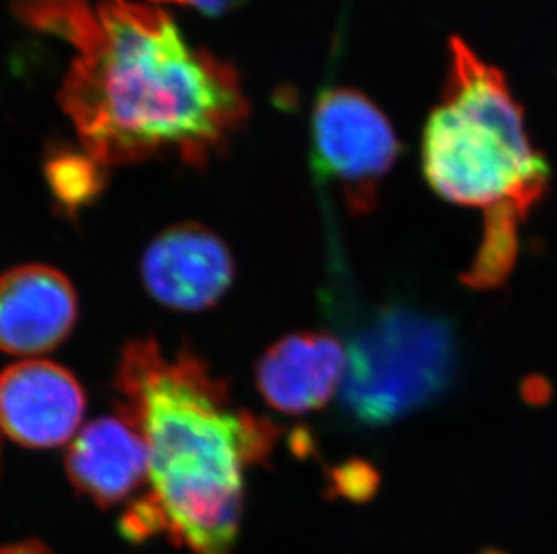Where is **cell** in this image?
<instances>
[{"label": "cell", "instance_id": "obj_1", "mask_svg": "<svg viewBox=\"0 0 557 554\" xmlns=\"http://www.w3.org/2000/svg\"><path fill=\"white\" fill-rule=\"evenodd\" d=\"M24 26L76 51L60 87L82 148L103 166H205L248 119L232 63L195 48L169 13L131 0H15Z\"/></svg>", "mask_w": 557, "mask_h": 554}, {"label": "cell", "instance_id": "obj_2", "mask_svg": "<svg viewBox=\"0 0 557 554\" xmlns=\"http://www.w3.org/2000/svg\"><path fill=\"white\" fill-rule=\"evenodd\" d=\"M120 414L148 449L147 495L164 531L191 554H233L244 515V476L273 452L278 429L233 400L189 350L131 340L117 364Z\"/></svg>", "mask_w": 557, "mask_h": 554}, {"label": "cell", "instance_id": "obj_3", "mask_svg": "<svg viewBox=\"0 0 557 554\" xmlns=\"http://www.w3.org/2000/svg\"><path fill=\"white\" fill-rule=\"evenodd\" d=\"M441 101L422 131V173L438 197L515 211L525 221L547 193L550 167L532 144L525 111L502 68L466 40L449 38Z\"/></svg>", "mask_w": 557, "mask_h": 554}, {"label": "cell", "instance_id": "obj_4", "mask_svg": "<svg viewBox=\"0 0 557 554\" xmlns=\"http://www.w3.org/2000/svg\"><path fill=\"white\" fill-rule=\"evenodd\" d=\"M449 325L411 309H388L347 351L342 405L359 424L388 425L442 396L457 372Z\"/></svg>", "mask_w": 557, "mask_h": 554}, {"label": "cell", "instance_id": "obj_5", "mask_svg": "<svg viewBox=\"0 0 557 554\" xmlns=\"http://www.w3.org/2000/svg\"><path fill=\"white\" fill-rule=\"evenodd\" d=\"M310 137L318 177L337 184L354 213L372 211L400 153L388 115L361 90L331 87L318 96Z\"/></svg>", "mask_w": 557, "mask_h": 554}, {"label": "cell", "instance_id": "obj_6", "mask_svg": "<svg viewBox=\"0 0 557 554\" xmlns=\"http://www.w3.org/2000/svg\"><path fill=\"white\" fill-rule=\"evenodd\" d=\"M143 285L159 304L180 312L211 309L235 279L230 247L205 225H172L147 247Z\"/></svg>", "mask_w": 557, "mask_h": 554}, {"label": "cell", "instance_id": "obj_7", "mask_svg": "<svg viewBox=\"0 0 557 554\" xmlns=\"http://www.w3.org/2000/svg\"><path fill=\"white\" fill-rule=\"evenodd\" d=\"M84 413V388L60 364L18 362L0 375V430L22 446H60L76 435Z\"/></svg>", "mask_w": 557, "mask_h": 554}, {"label": "cell", "instance_id": "obj_8", "mask_svg": "<svg viewBox=\"0 0 557 554\" xmlns=\"http://www.w3.org/2000/svg\"><path fill=\"white\" fill-rule=\"evenodd\" d=\"M78 319V298L65 274L22 265L0 276V350L35 356L67 339Z\"/></svg>", "mask_w": 557, "mask_h": 554}, {"label": "cell", "instance_id": "obj_9", "mask_svg": "<svg viewBox=\"0 0 557 554\" xmlns=\"http://www.w3.org/2000/svg\"><path fill=\"white\" fill-rule=\"evenodd\" d=\"M347 351L326 331H300L276 340L257 364V388L269 407L307 414L325 407L339 391Z\"/></svg>", "mask_w": 557, "mask_h": 554}, {"label": "cell", "instance_id": "obj_10", "mask_svg": "<svg viewBox=\"0 0 557 554\" xmlns=\"http://www.w3.org/2000/svg\"><path fill=\"white\" fill-rule=\"evenodd\" d=\"M65 470L74 490L96 506H116L148 481L147 443L120 413L95 419L74 438Z\"/></svg>", "mask_w": 557, "mask_h": 554}, {"label": "cell", "instance_id": "obj_11", "mask_svg": "<svg viewBox=\"0 0 557 554\" xmlns=\"http://www.w3.org/2000/svg\"><path fill=\"white\" fill-rule=\"evenodd\" d=\"M85 148L57 144L46 153L44 175L57 207L67 216L92 204L106 189L107 172Z\"/></svg>", "mask_w": 557, "mask_h": 554}, {"label": "cell", "instance_id": "obj_12", "mask_svg": "<svg viewBox=\"0 0 557 554\" xmlns=\"http://www.w3.org/2000/svg\"><path fill=\"white\" fill-rule=\"evenodd\" d=\"M520 222L523 218L515 211L499 210L485 215L484 240L463 281L476 288L498 287L504 281L515 265Z\"/></svg>", "mask_w": 557, "mask_h": 554}, {"label": "cell", "instance_id": "obj_13", "mask_svg": "<svg viewBox=\"0 0 557 554\" xmlns=\"http://www.w3.org/2000/svg\"><path fill=\"white\" fill-rule=\"evenodd\" d=\"M246 2L248 0H189L188 5H195L200 13L216 18L240 10Z\"/></svg>", "mask_w": 557, "mask_h": 554}, {"label": "cell", "instance_id": "obj_14", "mask_svg": "<svg viewBox=\"0 0 557 554\" xmlns=\"http://www.w3.org/2000/svg\"><path fill=\"white\" fill-rule=\"evenodd\" d=\"M0 554H53L42 540L29 539L15 544L0 545Z\"/></svg>", "mask_w": 557, "mask_h": 554}, {"label": "cell", "instance_id": "obj_15", "mask_svg": "<svg viewBox=\"0 0 557 554\" xmlns=\"http://www.w3.org/2000/svg\"><path fill=\"white\" fill-rule=\"evenodd\" d=\"M156 2H164V4H189V0H156Z\"/></svg>", "mask_w": 557, "mask_h": 554}]
</instances>
